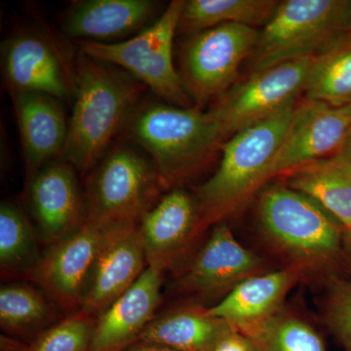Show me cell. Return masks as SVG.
Listing matches in <instances>:
<instances>
[{"instance_id":"cell-25","label":"cell","mask_w":351,"mask_h":351,"mask_svg":"<svg viewBox=\"0 0 351 351\" xmlns=\"http://www.w3.org/2000/svg\"><path fill=\"white\" fill-rule=\"evenodd\" d=\"M237 331L250 339L258 351H326L318 332L284 308Z\"/></svg>"},{"instance_id":"cell-26","label":"cell","mask_w":351,"mask_h":351,"mask_svg":"<svg viewBox=\"0 0 351 351\" xmlns=\"http://www.w3.org/2000/svg\"><path fill=\"white\" fill-rule=\"evenodd\" d=\"M40 258L36 232L24 212L13 203L2 202L0 206L1 269L29 274Z\"/></svg>"},{"instance_id":"cell-30","label":"cell","mask_w":351,"mask_h":351,"mask_svg":"<svg viewBox=\"0 0 351 351\" xmlns=\"http://www.w3.org/2000/svg\"><path fill=\"white\" fill-rule=\"evenodd\" d=\"M214 351H258L253 343L237 329L221 339Z\"/></svg>"},{"instance_id":"cell-12","label":"cell","mask_w":351,"mask_h":351,"mask_svg":"<svg viewBox=\"0 0 351 351\" xmlns=\"http://www.w3.org/2000/svg\"><path fill=\"white\" fill-rule=\"evenodd\" d=\"M2 71L13 93H41L69 100L75 93V73L66 68L57 48L32 32H20L2 45Z\"/></svg>"},{"instance_id":"cell-31","label":"cell","mask_w":351,"mask_h":351,"mask_svg":"<svg viewBox=\"0 0 351 351\" xmlns=\"http://www.w3.org/2000/svg\"><path fill=\"white\" fill-rule=\"evenodd\" d=\"M343 258L351 267V226L343 232Z\"/></svg>"},{"instance_id":"cell-3","label":"cell","mask_w":351,"mask_h":351,"mask_svg":"<svg viewBox=\"0 0 351 351\" xmlns=\"http://www.w3.org/2000/svg\"><path fill=\"white\" fill-rule=\"evenodd\" d=\"M295 106L233 135L221 147L223 157L215 174L197 189L200 228L217 223L269 180Z\"/></svg>"},{"instance_id":"cell-16","label":"cell","mask_w":351,"mask_h":351,"mask_svg":"<svg viewBox=\"0 0 351 351\" xmlns=\"http://www.w3.org/2000/svg\"><path fill=\"white\" fill-rule=\"evenodd\" d=\"M163 271L147 265L132 287L97 316L89 351H122L140 338L160 302Z\"/></svg>"},{"instance_id":"cell-34","label":"cell","mask_w":351,"mask_h":351,"mask_svg":"<svg viewBox=\"0 0 351 351\" xmlns=\"http://www.w3.org/2000/svg\"><path fill=\"white\" fill-rule=\"evenodd\" d=\"M350 23H351V1L350 4Z\"/></svg>"},{"instance_id":"cell-1","label":"cell","mask_w":351,"mask_h":351,"mask_svg":"<svg viewBox=\"0 0 351 351\" xmlns=\"http://www.w3.org/2000/svg\"><path fill=\"white\" fill-rule=\"evenodd\" d=\"M144 86L121 69L80 53L64 161L82 175L93 170L138 107Z\"/></svg>"},{"instance_id":"cell-19","label":"cell","mask_w":351,"mask_h":351,"mask_svg":"<svg viewBox=\"0 0 351 351\" xmlns=\"http://www.w3.org/2000/svg\"><path fill=\"white\" fill-rule=\"evenodd\" d=\"M12 98L25 161L34 174L63 154L69 121L59 100L49 95L24 92Z\"/></svg>"},{"instance_id":"cell-29","label":"cell","mask_w":351,"mask_h":351,"mask_svg":"<svg viewBox=\"0 0 351 351\" xmlns=\"http://www.w3.org/2000/svg\"><path fill=\"white\" fill-rule=\"evenodd\" d=\"M324 319L346 351H351V280L332 284L324 306Z\"/></svg>"},{"instance_id":"cell-13","label":"cell","mask_w":351,"mask_h":351,"mask_svg":"<svg viewBox=\"0 0 351 351\" xmlns=\"http://www.w3.org/2000/svg\"><path fill=\"white\" fill-rule=\"evenodd\" d=\"M76 171L66 161H51L32 176L27 201L38 233L52 246L75 232L85 219V201Z\"/></svg>"},{"instance_id":"cell-6","label":"cell","mask_w":351,"mask_h":351,"mask_svg":"<svg viewBox=\"0 0 351 351\" xmlns=\"http://www.w3.org/2000/svg\"><path fill=\"white\" fill-rule=\"evenodd\" d=\"M350 0H285L260 32L250 57L252 73L315 56L351 29Z\"/></svg>"},{"instance_id":"cell-33","label":"cell","mask_w":351,"mask_h":351,"mask_svg":"<svg viewBox=\"0 0 351 351\" xmlns=\"http://www.w3.org/2000/svg\"><path fill=\"white\" fill-rule=\"evenodd\" d=\"M341 154H345L346 156L350 157L351 159V129L350 134H348V138H346L345 145H343V149Z\"/></svg>"},{"instance_id":"cell-15","label":"cell","mask_w":351,"mask_h":351,"mask_svg":"<svg viewBox=\"0 0 351 351\" xmlns=\"http://www.w3.org/2000/svg\"><path fill=\"white\" fill-rule=\"evenodd\" d=\"M262 265V260L240 244L228 226L219 223L182 276L181 287L215 297L260 274Z\"/></svg>"},{"instance_id":"cell-9","label":"cell","mask_w":351,"mask_h":351,"mask_svg":"<svg viewBox=\"0 0 351 351\" xmlns=\"http://www.w3.org/2000/svg\"><path fill=\"white\" fill-rule=\"evenodd\" d=\"M258 36V29L237 24L191 34L182 48L180 76L198 108L216 103L237 84L240 66L250 59Z\"/></svg>"},{"instance_id":"cell-22","label":"cell","mask_w":351,"mask_h":351,"mask_svg":"<svg viewBox=\"0 0 351 351\" xmlns=\"http://www.w3.org/2000/svg\"><path fill=\"white\" fill-rule=\"evenodd\" d=\"M232 329L206 309H181L152 320L138 339L179 351H214Z\"/></svg>"},{"instance_id":"cell-20","label":"cell","mask_w":351,"mask_h":351,"mask_svg":"<svg viewBox=\"0 0 351 351\" xmlns=\"http://www.w3.org/2000/svg\"><path fill=\"white\" fill-rule=\"evenodd\" d=\"M301 272L294 267L248 277L206 309L213 317L226 321L237 330L267 319L283 308V302Z\"/></svg>"},{"instance_id":"cell-21","label":"cell","mask_w":351,"mask_h":351,"mask_svg":"<svg viewBox=\"0 0 351 351\" xmlns=\"http://www.w3.org/2000/svg\"><path fill=\"white\" fill-rule=\"evenodd\" d=\"M288 188L311 198L345 228L351 226V159L345 154L302 164L279 176Z\"/></svg>"},{"instance_id":"cell-2","label":"cell","mask_w":351,"mask_h":351,"mask_svg":"<svg viewBox=\"0 0 351 351\" xmlns=\"http://www.w3.org/2000/svg\"><path fill=\"white\" fill-rule=\"evenodd\" d=\"M124 129L147 152L167 188L191 179L225 144L207 112L166 101L138 104Z\"/></svg>"},{"instance_id":"cell-4","label":"cell","mask_w":351,"mask_h":351,"mask_svg":"<svg viewBox=\"0 0 351 351\" xmlns=\"http://www.w3.org/2000/svg\"><path fill=\"white\" fill-rule=\"evenodd\" d=\"M261 232L302 272L324 271L343 258V228L311 198L284 184L267 186L258 201Z\"/></svg>"},{"instance_id":"cell-23","label":"cell","mask_w":351,"mask_h":351,"mask_svg":"<svg viewBox=\"0 0 351 351\" xmlns=\"http://www.w3.org/2000/svg\"><path fill=\"white\" fill-rule=\"evenodd\" d=\"M304 94L309 100L351 106V29L313 56Z\"/></svg>"},{"instance_id":"cell-14","label":"cell","mask_w":351,"mask_h":351,"mask_svg":"<svg viewBox=\"0 0 351 351\" xmlns=\"http://www.w3.org/2000/svg\"><path fill=\"white\" fill-rule=\"evenodd\" d=\"M147 267L137 225L121 226L104 245L94 263L80 311L97 317L132 287Z\"/></svg>"},{"instance_id":"cell-32","label":"cell","mask_w":351,"mask_h":351,"mask_svg":"<svg viewBox=\"0 0 351 351\" xmlns=\"http://www.w3.org/2000/svg\"><path fill=\"white\" fill-rule=\"evenodd\" d=\"M126 351H179L166 346L154 345V343H140L129 348Z\"/></svg>"},{"instance_id":"cell-27","label":"cell","mask_w":351,"mask_h":351,"mask_svg":"<svg viewBox=\"0 0 351 351\" xmlns=\"http://www.w3.org/2000/svg\"><path fill=\"white\" fill-rule=\"evenodd\" d=\"M50 313L49 302L34 288L10 284L0 290V324L8 331L36 326L48 319Z\"/></svg>"},{"instance_id":"cell-24","label":"cell","mask_w":351,"mask_h":351,"mask_svg":"<svg viewBox=\"0 0 351 351\" xmlns=\"http://www.w3.org/2000/svg\"><path fill=\"white\" fill-rule=\"evenodd\" d=\"M276 0H189L178 29L191 34L226 24L255 27L269 23L279 5Z\"/></svg>"},{"instance_id":"cell-18","label":"cell","mask_w":351,"mask_h":351,"mask_svg":"<svg viewBox=\"0 0 351 351\" xmlns=\"http://www.w3.org/2000/svg\"><path fill=\"white\" fill-rule=\"evenodd\" d=\"M159 3L152 0H82L73 2L63 32L77 43H112L149 27Z\"/></svg>"},{"instance_id":"cell-17","label":"cell","mask_w":351,"mask_h":351,"mask_svg":"<svg viewBox=\"0 0 351 351\" xmlns=\"http://www.w3.org/2000/svg\"><path fill=\"white\" fill-rule=\"evenodd\" d=\"M197 201L182 189L162 196L137 225L147 265L165 270L189 240L199 232Z\"/></svg>"},{"instance_id":"cell-7","label":"cell","mask_w":351,"mask_h":351,"mask_svg":"<svg viewBox=\"0 0 351 351\" xmlns=\"http://www.w3.org/2000/svg\"><path fill=\"white\" fill-rule=\"evenodd\" d=\"M167 189L149 157L127 145L110 149L87 184L85 216L115 225H138Z\"/></svg>"},{"instance_id":"cell-5","label":"cell","mask_w":351,"mask_h":351,"mask_svg":"<svg viewBox=\"0 0 351 351\" xmlns=\"http://www.w3.org/2000/svg\"><path fill=\"white\" fill-rule=\"evenodd\" d=\"M184 3L174 0L149 27L119 43H77L80 53L126 71L170 105L193 108L173 62V43Z\"/></svg>"},{"instance_id":"cell-10","label":"cell","mask_w":351,"mask_h":351,"mask_svg":"<svg viewBox=\"0 0 351 351\" xmlns=\"http://www.w3.org/2000/svg\"><path fill=\"white\" fill-rule=\"evenodd\" d=\"M126 225L85 216L82 225L41 256L29 277L62 307L78 313L91 270L108 239Z\"/></svg>"},{"instance_id":"cell-11","label":"cell","mask_w":351,"mask_h":351,"mask_svg":"<svg viewBox=\"0 0 351 351\" xmlns=\"http://www.w3.org/2000/svg\"><path fill=\"white\" fill-rule=\"evenodd\" d=\"M351 129V106L304 98L295 105L269 179L298 166L341 154Z\"/></svg>"},{"instance_id":"cell-8","label":"cell","mask_w":351,"mask_h":351,"mask_svg":"<svg viewBox=\"0 0 351 351\" xmlns=\"http://www.w3.org/2000/svg\"><path fill=\"white\" fill-rule=\"evenodd\" d=\"M313 57L252 73L207 110L225 143L233 135L294 107L304 93Z\"/></svg>"},{"instance_id":"cell-28","label":"cell","mask_w":351,"mask_h":351,"mask_svg":"<svg viewBox=\"0 0 351 351\" xmlns=\"http://www.w3.org/2000/svg\"><path fill=\"white\" fill-rule=\"evenodd\" d=\"M96 318L78 311L43 332L27 351H89Z\"/></svg>"}]
</instances>
